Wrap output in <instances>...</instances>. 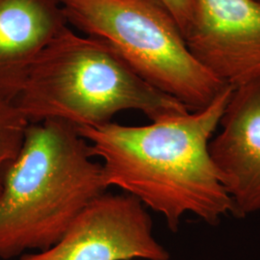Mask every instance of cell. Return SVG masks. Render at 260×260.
I'll return each instance as SVG.
<instances>
[{"label":"cell","instance_id":"obj_1","mask_svg":"<svg viewBox=\"0 0 260 260\" xmlns=\"http://www.w3.org/2000/svg\"><path fill=\"white\" fill-rule=\"evenodd\" d=\"M233 90L228 85L204 109L148 125L110 121L76 129L93 157L102 160L106 186L120 188L161 214L173 233L188 213L216 225L233 214V203L217 177L208 145Z\"/></svg>","mask_w":260,"mask_h":260},{"label":"cell","instance_id":"obj_2","mask_svg":"<svg viewBox=\"0 0 260 260\" xmlns=\"http://www.w3.org/2000/svg\"><path fill=\"white\" fill-rule=\"evenodd\" d=\"M108 187L89 144L65 121L29 123L0 191V259L47 251Z\"/></svg>","mask_w":260,"mask_h":260},{"label":"cell","instance_id":"obj_3","mask_svg":"<svg viewBox=\"0 0 260 260\" xmlns=\"http://www.w3.org/2000/svg\"><path fill=\"white\" fill-rule=\"evenodd\" d=\"M15 103L29 123L55 120L76 128L128 110L151 121L190 112L144 81L105 41L69 26L41 53Z\"/></svg>","mask_w":260,"mask_h":260},{"label":"cell","instance_id":"obj_4","mask_svg":"<svg viewBox=\"0 0 260 260\" xmlns=\"http://www.w3.org/2000/svg\"><path fill=\"white\" fill-rule=\"evenodd\" d=\"M69 24L110 45L144 81L190 111L228 85L202 65L160 0H60Z\"/></svg>","mask_w":260,"mask_h":260},{"label":"cell","instance_id":"obj_5","mask_svg":"<svg viewBox=\"0 0 260 260\" xmlns=\"http://www.w3.org/2000/svg\"><path fill=\"white\" fill-rule=\"evenodd\" d=\"M146 206L134 196L95 197L84 207L61 240L47 251L19 260H169L158 243Z\"/></svg>","mask_w":260,"mask_h":260},{"label":"cell","instance_id":"obj_6","mask_svg":"<svg viewBox=\"0 0 260 260\" xmlns=\"http://www.w3.org/2000/svg\"><path fill=\"white\" fill-rule=\"evenodd\" d=\"M185 40L199 62L234 89L260 80V2L197 0Z\"/></svg>","mask_w":260,"mask_h":260},{"label":"cell","instance_id":"obj_7","mask_svg":"<svg viewBox=\"0 0 260 260\" xmlns=\"http://www.w3.org/2000/svg\"><path fill=\"white\" fill-rule=\"evenodd\" d=\"M220 124L209 156L233 216L245 218L260 211V80L233 90Z\"/></svg>","mask_w":260,"mask_h":260},{"label":"cell","instance_id":"obj_8","mask_svg":"<svg viewBox=\"0 0 260 260\" xmlns=\"http://www.w3.org/2000/svg\"><path fill=\"white\" fill-rule=\"evenodd\" d=\"M69 26L60 0H0V96L15 102L41 53Z\"/></svg>","mask_w":260,"mask_h":260},{"label":"cell","instance_id":"obj_9","mask_svg":"<svg viewBox=\"0 0 260 260\" xmlns=\"http://www.w3.org/2000/svg\"><path fill=\"white\" fill-rule=\"evenodd\" d=\"M28 125L15 102L0 96V191L5 170L19 154Z\"/></svg>","mask_w":260,"mask_h":260},{"label":"cell","instance_id":"obj_10","mask_svg":"<svg viewBox=\"0 0 260 260\" xmlns=\"http://www.w3.org/2000/svg\"><path fill=\"white\" fill-rule=\"evenodd\" d=\"M181 29L184 37L194 18L197 0H160Z\"/></svg>","mask_w":260,"mask_h":260},{"label":"cell","instance_id":"obj_11","mask_svg":"<svg viewBox=\"0 0 260 260\" xmlns=\"http://www.w3.org/2000/svg\"><path fill=\"white\" fill-rule=\"evenodd\" d=\"M256 1H258V2H260V0H256Z\"/></svg>","mask_w":260,"mask_h":260}]
</instances>
